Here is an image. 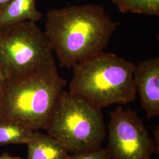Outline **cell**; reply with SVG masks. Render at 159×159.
Instances as JSON below:
<instances>
[{
  "instance_id": "1",
  "label": "cell",
  "mask_w": 159,
  "mask_h": 159,
  "mask_svg": "<svg viewBox=\"0 0 159 159\" xmlns=\"http://www.w3.org/2000/svg\"><path fill=\"white\" fill-rule=\"evenodd\" d=\"M118 25L102 6H71L48 12L44 32L60 67L70 69L104 51Z\"/></svg>"
},
{
  "instance_id": "2",
  "label": "cell",
  "mask_w": 159,
  "mask_h": 159,
  "mask_svg": "<svg viewBox=\"0 0 159 159\" xmlns=\"http://www.w3.org/2000/svg\"><path fill=\"white\" fill-rule=\"evenodd\" d=\"M66 85L56 66L7 81L0 99V121L32 131L46 130Z\"/></svg>"
},
{
  "instance_id": "3",
  "label": "cell",
  "mask_w": 159,
  "mask_h": 159,
  "mask_svg": "<svg viewBox=\"0 0 159 159\" xmlns=\"http://www.w3.org/2000/svg\"><path fill=\"white\" fill-rule=\"evenodd\" d=\"M136 65L110 52H102L73 67L69 89L97 107L125 105L134 101Z\"/></svg>"
},
{
  "instance_id": "4",
  "label": "cell",
  "mask_w": 159,
  "mask_h": 159,
  "mask_svg": "<svg viewBox=\"0 0 159 159\" xmlns=\"http://www.w3.org/2000/svg\"><path fill=\"white\" fill-rule=\"evenodd\" d=\"M46 130L71 154L101 148L107 134L102 108L66 91L57 102Z\"/></svg>"
},
{
  "instance_id": "5",
  "label": "cell",
  "mask_w": 159,
  "mask_h": 159,
  "mask_svg": "<svg viewBox=\"0 0 159 159\" xmlns=\"http://www.w3.org/2000/svg\"><path fill=\"white\" fill-rule=\"evenodd\" d=\"M54 52L36 23L0 29V70L6 82L55 67Z\"/></svg>"
},
{
  "instance_id": "6",
  "label": "cell",
  "mask_w": 159,
  "mask_h": 159,
  "mask_svg": "<svg viewBox=\"0 0 159 159\" xmlns=\"http://www.w3.org/2000/svg\"><path fill=\"white\" fill-rule=\"evenodd\" d=\"M107 150L111 159H152L159 150L142 120L121 105L110 112Z\"/></svg>"
},
{
  "instance_id": "7",
  "label": "cell",
  "mask_w": 159,
  "mask_h": 159,
  "mask_svg": "<svg viewBox=\"0 0 159 159\" xmlns=\"http://www.w3.org/2000/svg\"><path fill=\"white\" fill-rule=\"evenodd\" d=\"M134 80L141 104L150 119L159 116V58H150L136 65Z\"/></svg>"
},
{
  "instance_id": "8",
  "label": "cell",
  "mask_w": 159,
  "mask_h": 159,
  "mask_svg": "<svg viewBox=\"0 0 159 159\" xmlns=\"http://www.w3.org/2000/svg\"><path fill=\"white\" fill-rule=\"evenodd\" d=\"M36 0H11L0 13V29L27 21L36 23L42 17Z\"/></svg>"
},
{
  "instance_id": "9",
  "label": "cell",
  "mask_w": 159,
  "mask_h": 159,
  "mask_svg": "<svg viewBox=\"0 0 159 159\" xmlns=\"http://www.w3.org/2000/svg\"><path fill=\"white\" fill-rule=\"evenodd\" d=\"M27 145V159H67L70 156L59 143L40 131L33 132Z\"/></svg>"
},
{
  "instance_id": "10",
  "label": "cell",
  "mask_w": 159,
  "mask_h": 159,
  "mask_svg": "<svg viewBox=\"0 0 159 159\" xmlns=\"http://www.w3.org/2000/svg\"><path fill=\"white\" fill-rule=\"evenodd\" d=\"M33 132L22 125L0 121V146L27 144Z\"/></svg>"
},
{
  "instance_id": "11",
  "label": "cell",
  "mask_w": 159,
  "mask_h": 159,
  "mask_svg": "<svg viewBox=\"0 0 159 159\" xmlns=\"http://www.w3.org/2000/svg\"><path fill=\"white\" fill-rule=\"evenodd\" d=\"M123 12L159 16V0H111Z\"/></svg>"
},
{
  "instance_id": "12",
  "label": "cell",
  "mask_w": 159,
  "mask_h": 159,
  "mask_svg": "<svg viewBox=\"0 0 159 159\" xmlns=\"http://www.w3.org/2000/svg\"><path fill=\"white\" fill-rule=\"evenodd\" d=\"M67 159H111L107 148H100L85 153L72 154Z\"/></svg>"
},
{
  "instance_id": "13",
  "label": "cell",
  "mask_w": 159,
  "mask_h": 159,
  "mask_svg": "<svg viewBox=\"0 0 159 159\" xmlns=\"http://www.w3.org/2000/svg\"><path fill=\"white\" fill-rule=\"evenodd\" d=\"M5 84H6V80L0 70V99L1 98L2 93H3Z\"/></svg>"
},
{
  "instance_id": "14",
  "label": "cell",
  "mask_w": 159,
  "mask_h": 159,
  "mask_svg": "<svg viewBox=\"0 0 159 159\" xmlns=\"http://www.w3.org/2000/svg\"><path fill=\"white\" fill-rule=\"evenodd\" d=\"M159 126H157V127L156 128V129L154 130V142L155 143V144H156V148H157L158 150H159V146L158 145V144H157V140H159Z\"/></svg>"
},
{
  "instance_id": "15",
  "label": "cell",
  "mask_w": 159,
  "mask_h": 159,
  "mask_svg": "<svg viewBox=\"0 0 159 159\" xmlns=\"http://www.w3.org/2000/svg\"><path fill=\"white\" fill-rule=\"evenodd\" d=\"M0 159H21V158L17 156H11L9 154L5 153L0 156Z\"/></svg>"
},
{
  "instance_id": "16",
  "label": "cell",
  "mask_w": 159,
  "mask_h": 159,
  "mask_svg": "<svg viewBox=\"0 0 159 159\" xmlns=\"http://www.w3.org/2000/svg\"><path fill=\"white\" fill-rule=\"evenodd\" d=\"M10 1L11 0H0V13L4 9Z\"/></svg>"
}]
</instances>
